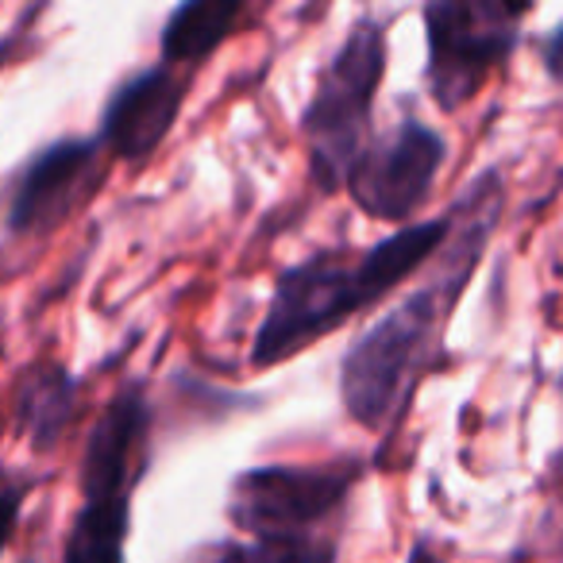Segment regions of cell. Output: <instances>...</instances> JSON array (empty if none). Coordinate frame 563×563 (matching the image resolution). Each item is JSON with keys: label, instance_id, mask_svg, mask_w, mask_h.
<instances>
[{"label": "cell", "instance_id": "cell-1", "mask_svg": "<svg viewBox=\"0 0 563 563\" xmlns=\"http://www.w3.org/2000/svg\"><path fill=\"white\" fill-rule=\"evenodd\" d=\"M501 181L498 174H483L452 209L455 232L440 251L437 278L413 290L398 309L378 317L371 329L352 340L340 363V394L355 424L378 432L406 409L413 386L432 363L440 332L452 317L460 294L467 290L475 263L498 224Z\"/></svg>", "mask_w": 563, "mask_h": 563}, {"label": "cell", "instance_id": "cell-2", "mask_svg": "<svg viewBox=\"0 0 563 563\" xmlns=\"http://www.w3.org/2000/svg\"><path fill=\"white\" fill-rule=\"evenodd\" d=\"M455 232V217L444 212L437 220H421L401 232L386 235L363 255H347L344 247H329L309 255L306 263L278 274L271 309L255 332L251 363L255 367H274L290 360L301 347L324 340L332 329L355 317L360 309L383 301L401 278L421 271L432 255L448 247Z\"/></svg>", "mask_w": 563, "mask_h": 563}, {"label": "cell", "instance_id": "cell-3", "mask_svg": "<svg viewBox=\"0 0 563 563\" xmlns=\"http://www.w3.org/2000/svg\"><path fill=\"white\" fill-rule=\"evenodd\" d=\"M386 78V27L375 16L352 24L321 70L313 101L301 112V132L309 140V166L321 189L347 181L352 163L363 155V135L375 117V97Z\"/></svg>", "mask_w": 563, "mask_h": 563}, {"label": "cell", "instance_id": "cell-4", "mask_svg": "<svg viewBox=\"0 0 563 563\" xmlns=\"http://www.w3.org/2000/svg\"><path fill=\"white\" fill-rule=\"evenodd\" d=\"M529 16L521 0H437L424 9L429 89L444 112L475 101L494 70L514 55L517 24Z\"/></svg>", "mask_w": 563, "mask_h": 563}, {"label": "cell", "instance_id": "cell-5", "mask_svg": "<svg viewBox=\"0 0 563 563\" xmlns=\"http://www.w3.org/2000/svg\"><path fill=\"white\" fill-rule=\"evenodd\" d=\"M363 467L355 460L332 463H266L240 471L228 486V521L255 540L313 537L355 490Z\"/></svg>", "mask_w": 563, "mask_h": 563}, {"label": "cell", "instance_id": "cell-6", "mask_svg": "<svg viewBox=\"0 0 563 563\" xmlns=\"http://www.w3.org/2000/svg\"><path fill=\"white\" fill-rule=\"evenodd\" d=\"M444 155L448 147L440 132H432L421 120H406L386 140L363 147L344 186L367 217L386 220V224H406L432 197Z\"/></svg>", "mask_w": 563, "mask_h": 563}, {"label": "cell", "instance_id": "cell-7", "mask_svg": "<svg viewBox=\"0 0 563 563\" xmlns=\"http://www.w3.org/2000/svg\"><path fill=\"white\" fill-rule=\"evenodd\" d=\"M101 140H58L16 178L9 205L12 235H47L78 209L101 174Z\"/></svg>", "mask_w": 563, "mask_h": 563}, {"label": "cell", "instance_id": "cell-8", "mask_svg": "<svg viewBox=\"0 0 563 563\" xmlns=\"http://www.w3.org/2000/svg\"><path fill=\"white\" fill-rule=\"evenodd\" d=\"M151 406L140 386H124L97 417L81 455V501H132L147 471Z\"/></svg>", "mask_w": 563, "mask_h": 563}, {"label": "cell", "instance_id": "cell-9", "mask_svg": "<svg viewBox=\"0 0 563 563\" xmlns=\"http://www.w3.org/2000/svg\"><path fill=\"white\" fill-rule=\"evenodd\" d=\"M181 104H186V81L170 66H151L112 93L101 120V143L124 163H143L178 124Z\"/></svg>", "mask_w": 563, "mask_h": 563}, {"label": "cell", "instance_id": "cell-10", "mask_svg": "<svg viewBox=\"0 0 563 563\" xmlns=\"http://www.w3.org/2000/svg\"><path fill=\"white\" fill-rule=\"evenodd\" d=\"M74 417V378L66 367L40 363L27 367L16 386V432L35 448L51 452Z\"/></svg>", "mask_w": 563, "mask_h": 563}, {"label": "cell", "instance_id": "cell-11", "mask_svg": "<svg viewBox=\"0 0 563 563\" xmlns=\"http://www.w3.org/2000/svg\"><path fill=\"white\" fill-rule=\"evenodd\" d=\"M243 16L240 0H194L174 9L163 27V63H201L232 35Z\"/></svg>", "mask_w": 563, "mask_h": 563}, {"label": "cell", "instance_id": "cell-12", "mask_svg": "<svg viewBox=\"0 0 563 563\" xmlns=\"http://www.w3.org/2000/svg\"><path fill=\"white\" fill-rule=\"evenodd\" d=\"M336 544L317 537L298 540H251V544H220L201 552L194 563H332Z\"/></svg>", "mask_w": 563, "mask_h": 563}, {"label": "cell", "instance_id": "cell-13", "mask_svg": "<svg viewBox=\"0 0 563 563\" xmlns=\"http://www.w3.org/2000/svg\"><path fill=\"white\" fill-rule=\"evenodd\" d=\"M544 66L555 81H563V24L544 40Z\"/></svg>", "mask_w": 563, "mask_h": 563}, {"label": "cell", "instance_id": "cell-14", "mask_svg": "<svg viewBox=\"0 0 563 563\" xmlns=\"http://www.w3.org/2000/svg\"><path fill=\"white\" fill-rule=\"evenodd\" d=\"M406 563H444V560L437 555V548H429L424 540H417L413 552H409V560H406Z\"/></svg>", "mask_w": 563, "mask_h": 563}]
</instances>
